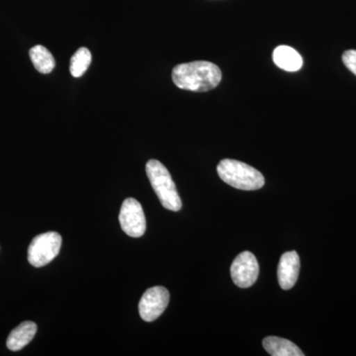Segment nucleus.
<instances>
[{
    "label": "nucleus",
    "instance_id": "obj_9",
    "mask_svg": "<svg viewBox=\"0 0 356 356\" xmlns=\"http://www.w3.org/2000/svg\"><path fill=\"white\" fill-rule=\"evenodd\" d=\"M274 64L286 72H298L303 65V58L300 54L289 46H280L273 51Z\"/></svg>",
    "mask_w": 356,
    "mask_h": 356
},
{
    "label": "nucleus",
    "instance_id": "obj_1",
    "mask_svg": "<svg viewBox=\"0 0 356 356\" xmlns=\"http://www.w3.org/2000/svg\"><path fill=\"white\" fill-rule=\"evenodd\" d=\"M172 81L184 90L205 92L219 86L222 72L213 63L198 60L177 65L172 70Z\"/></svg>",
    "mask_w": 356,
    "mask_h": 356
},
{
    "label": "nucleus",
    "instance_id": "obj_7",
    "mask_svg": "<svg viewBox=\"0 0 356 356\" xmlns=\"http://www.w3.org/2000/svg\"><path fill=\"white\" fill-rule=\"evenodd\" d=\"M259 274V262L254 254L243 252L232 264L231 276L236 286L248 288L254 284Z\"/></svg>",
    "mask_w": 356,
    "mask_h": 356
},
{
    "label": "nucleus",
    "instance_id": "obj_6",
    "mask_svg": "<svg viewBox=\"0 0 356 356\" xmlns=\"http://www.w3.org/2000/svg\"><path fill=\"white\" fill-rule=\"evenodd\" d=\"M170 302V293L165 287L149 288L140 300L139 312L145 322H154L165 311Z\"/></svg>",
    "mask_w": 356,
    "mask_h": 356
},
{
    "label": "nucleus",
    "instance_id": "obj_13",
    "mask_svg": "<svg viewBox=\"0 0 356 356\" xmlns=\"http://www.w3.org/2000/svg\"><path fill=\"white\" fill-rule=\"evenodd\" d=\"M91 64V53L88 49H79L70 60V72L74 77H81L86 74Z\"/></svg>",
    "mask_w": 356,
    "mask_h": 356
},
{
    "label": "nucleus",
    "instance_id": "obj_12",
    "mask_svg": "<svg viewBox=\"0 0 356 356\" xmlns=\"http://www.w3.org/2000/svg\"><path fill=\"white\" fill-rule=\"evenodd\" d=\"M29 54L35 69L41 74H50L51 70L55 69V58H54L50 51L41 46V44L33 47Z\"/></svg>",
    "mask_w": 356,
    "mask_h": 356
},
{
    "label": "nucleus",
    "instance_id": "obj_5",
    "mask_svg": "<svg viewBox=\"0 0 356 356\" xmlns=\"http://www.w3.org/2000/svg\"><path fill=\"white\" fill-rule=\"evenodd\" d=\"M124 233L132 238H140L146 232L147 222L142 205L136 199L128 198L122 204L119 215Z\"/></svg>",
    "mask_w": 356,
    "mask_h": 356
},
{
    "label": "nucleus",
    "instance_id": "obj_3",
    "mask_svg": "<svg viewBox=\"0 0 356 356\" xmlns=\"http://www.w3.org/2000/svg\"><path fill=\"white\" fill-rule=\"evenodd\" d=\"M146 172L161 205L165 209L175 212L181 209V199L178 195L177 187L168 168L159 161L151 159L147 163Z\"/></svg>",
    "mask_w": 356,
    "mask_h": 356
},
{
    "label": "nucleus",
    "instance_id": "obj_2",
    "mask_svg": "<svg viewBox=\"0 0 356 356\" xmlns=\"http://www.w3.org/2000/svg\"><path fill=\"white\" fill-rule=\"evenodd\" d=\"M217 172L222 181L241 191H257L266 182L259 170L235 159H222L217 166Z\"/></svg>",
    "mask_w": 356,
    "mask_h": 356
},
{
    "label": "nucleus",
    "instance_id": "obj_10",
    "mask_svg": "<svg viewBox=\"0 0 356 356\" xmlns=\"http://www.w3.org/2000/svg\"><path fill=\"white\" fill-rule=\"evenodd\" d=\"M37 332V325L35 323H22L13 330L7 339V348L13 351H18L25 348L28 343H31Z\"/></svg>",
    "mask_w": 356,
    "mask_h": 356
},
{
    "label": "nucleus",
    "instance_id": "obj_11",
    "mask_svg": "<svg viewBox=\"0 0 356 356\" xmlns=\"http://www.w3.org/2000/svg\"><path fill=\"white\" fill-rule=\"evenodd\" d=\"M264 350L273 356H304L296 344L278 337H267L262 341Z\"/></svg>",
    "mask_w": 356,
    "mask_h": 356
},
{
    "label": "nucleus",
    "instance_id": "obj_14",
    "mask_svg": "<svg viewBox=\"0 0 356 356\" xmlns=\"http://www.w3.org/2000/svg\"><path fill=\"white\" fill-rule=\"evenodd\" d=\"M344 65L356 76V50H348L344 51L343 55Z\"/></svg>",
    "mask_w": 356,
    "mask_h": 356
},
{
    "label": "nucleus",
    "instance_id": "obj_8",
    "mask_svg": "<svg viewBox=\"0 0 356 356\" xmlns=\"http://www.w3.org/2000/svg\"><path fill=\"white\" fill-rule=\"evenodd\" d=\"M300 257L296 252H285L281 257L277 268L278 282L283 290L291 289L298 280Z\"/></svg>",
    "mask_w": 356,
    "mask_h": 356
},
{
    "label": "nucleus",
    "instance_id": "obj_4",
    "mask_svg": "<svg viewBox=\"0 0 356 356\" xmlns=\"http://www.w3.org/2000/svg\"><path fill=\"white\" fill-rule=\"evenodd\" d=\"M60 247L62 236L56 232L35 236L28 248V261L34 267L47 266L57 257Z\"/></svg>",
    "mask_w": 356,
    "mask_h": 356
}]
</instances>
